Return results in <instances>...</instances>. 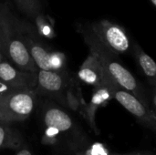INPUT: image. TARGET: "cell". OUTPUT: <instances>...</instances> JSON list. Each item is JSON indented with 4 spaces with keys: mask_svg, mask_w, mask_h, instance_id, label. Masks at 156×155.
Masks as SVG:
<instances>
[{
    "mask_svg": "<svg viewBox=\"0 0 156 155\" xmlns=\"http://www.w3.org/2000/svg\"><path fill=\"white\" fill-rule=\"evenodd\" d=\"M0 18L3 29L2 51L4 56L16 68L25 71L37 73L38 69L29 53L22 27L17 26L6 14H0Z\"/></svg>",
    "mask_w": 156,
    "mask_h": 155,
    "instance_id": "obj_2",
    "label": "cell"
},
{
    "mask_svg": "<svg viewBox=\"0 0 156 155\" xmlns=\"http://www.w3.org/2000/svg\"><path fill=\"white\" fill-rule=\"evenodd\" d=\"M2 38H3V29H2V23H1V18H0V48L1 50H2Z\"/></svg>",
    "mask_w": 156,
    "mask_h": 155,
    "instance_id": "obj_18",
    "label": "cell"
},
{
    "mask_svg": "<svg viewBox=\"0 0 156 155\" xmlns=\"http://www.w3.org/2000/svg\"><path fill=\"white\" fill-rule=\"evenodd\" d=\"M19 9L31 18H37L41 13L40 0H15Z\"/></svg>",
    "mask_w": 156,
    "mask_h": 155,
    "instance_id": "obj_13",
    "label": "cell"
},
{
    "mask_svg": "<svg viewBox=\"0 0 156 155\" xmlns=\"http://www.w3.org/2000/svg\"><path fill=\"white\" fill-rule=\"evenodd\" d=\"M25 36L26 42L27 44L29 53L38 69L53 70L52 68V55L53 52L47 49L44 44L30 33L28 27L22 28Z\"/></svg>",
    "mask_w": 156,
    "mask_h": 155,
    "instance_id": "obj_8",
    "label": "cell"
},
{
    "mask_svg": "<svg viewBox=\"0 0 156 155\" xmlns=\"http://www.w3.org/2000/svg\"><path fill=\"white\" fill-rule=\"evenodd\" d=\"M78 77L82 82L93 88L105 83L108 79V75L105 73L100 61L90 53L80 66Z\"/></svg>",
    "mask_w": 156,
    "mask_h": 155,
    "instance_id": "obj_9",
    "label": "cell"
},
{
    "mask_svg": "<svg viewBox=\"0 0 156 155\" xmlns=\"http://www.w3.org/2000/svg\"><path fill=\"white\" fill-rule=\"evenodd\" d=\"M37 90L42 93L58 94L67 86V80L59 71L38 69L37 75Z\"/></svg>",
    "mask_w": 156,
    "mask_h": 155,
    "instance_id": "obj_10",
    "label": "cell"
},
{
    "mask_svg": "<svg viewBox=\"0 0 156 155\" xmlns=\"http://www.w3.org/2000/svg\"><path fill=\"white\" fill-rule=\"evenodd\" d=\"M148 108L156 119V87H153L148 90Z\"/></svg>",
    "mask_w": 156,
    "mask_h": 155,
    "instance_id": "obj_16",
    "label": "cell"
},
{
    "mask_svg": "<svg viewBox=\"0 0 156 155\" xmlns=\"http://www.w3.org/2000/svg\"><path fill=\"white\" fill-rule=\"evenodd\" d=\"M80 32L90 48V53L97 58L105 73L119 87L133 93L148 107V90L122 64L119 56L104 47L90 31L88 25L83 26Z\"/></svg>",
    "mask_w": 156,
    "mask_h": 155,
    "instance_id": "obj_1",
    "label": "cell"
},
{
    "mask_svg": "<svg viewBox=\"0 0 156 155\" xmlns=\"http://www.w3.org/2000/svg\"><path fill=\"white\" fill-rule=\"evenodd\" d=\"M112 155H146V154H142V153H125V154H122V153H112Z\"/></svg>",
    "mask_w": 156,
    "mask_h": 155,
    "instance_id": "obj_19",
    "label": "cell"
},
{
    "mask_svg": "<svg viewBox=\"0 0 156 155\" xmlns=\"http://www.w3.org/2000/svg\"><path fill=\"white\" fill-rule=\"evenodd\" d=\"M131 55L133 57L138 68L146 79L150 88L156 87V62L154 59L149 56L138 43L133 44Z\"/></svg>",
    "mask_w": 156,
    "mask_h": 155,
    "instance_id": "obj_11",
    "label": "cell"
},
{
    "mask_svg": "<svg viewBox=\"0 0 156 155\" xmlns=\"http://www.w3.org/2000/svg\"><path fill=\"white\" fill-rule=\"evenodd\" d=\"M112 152L101 143H94L86 150L84 155H112Z\"/></svg>",
    "mask_w": 156,
    "mask_h": 155,
    "instance_id": "obj_14",
    "label": "cell"
},
{
    "mask_svg": "<svg viewBox=\"0 0 156 155\" xmlns=\"http://www.w3.org/2000/svg\"><path fill=\"white\" fill-rule=\"evenodd\" d=\"M16 155H32L31 154V153L28 151V150H27V149H23V150H21V151H19Z\"/></svg>",
    "mask_w": 156,
    "mask_h": 155,
    "instance_id": "obj_17",
    "label": "cell"
},
{
    "mask_svg": "<svg viewBox=\"0 0 156 155\" xmlns=\"http://www.w3.org/2000/svg\"><path fill=\"white\" fill-rule=\"evenodd\" d=\"M37 75L22 70L14 66L8 60L0 62V80L14 89H31L37 88Z\"/></svg>",
    "mask_w": 156,
    "mask_h": 155,
    "instance_id": "obj_6",
    "label": "cell"
},
{
    "mask_svg": "<svg viewBox=\"0 0 156 155\" xmlns=\"http://www.w3.org/2000/svg\"><path fill=\"white\" fill-rule=\"evenodd\" d=\"M114 84L116 83L108 76L107 81L105 83L93 88V92L90 101L86 106L85 111H86V116L94 130H96V126H95L96 111L100 108L106 106L112 100H113L112 87Z\"/></svg>",
    "mask_w": 156,
    "mask_h": 155,
    "instance_id": "obj_7",
    "label": "cell"
},
{
    "mask_svg": "<svg viewBox=\"0 0 156 155\" xmlns=\"http://www.w3.org/2000/svg\"><path fill=\"white\" fill-rule=\"evenodd\" d=\"M12 133L9 130V128L0 125V148L2 147H8L12 143Z\"/></svg>",
    "mask_w": 156,
    "mask_h": 155,
    "instance_id": "obj_15",
    "label": "cell"
},
{
    "mask_svg": "<svg viewBox=\"0 0 156 155\" xmlns=\"http://www.w3.org/2000/svg\"><path fill=\"white\" fill-rule=\"evenodd\" d=\"M44 123L47 128L56 130L58 132H66L72 129L73 121L71 117L63 110L50 107L44 113Z\"/></svg>",
    "mask_w": 156,
    "mask_h": 155,
    "instance_id": "obj_12",
    "label": "cell"
},
{
    "mask_svg": "<svg viewBox=\"0 0 156 155\" xmlns=\"http://www.w3.org/2000/svg\"><path fill=\"white\" fill-rule=\"evenodd\" d=\"M4 58H5V56H4V54H3V52H2V50H1V48H0V62L3 61V60L5 59Z\"/></svg>",
    "mask_w": 156,
    "mask_h": 155,
    "instance_id": "obj_20",
    "label": "cell"
},
{
    "mask_svg": "<svg viewBox=\"0 0 156 155\" xmlns=\"http://www.w3.org/2000/svg\"><path fill=\"white\" fill-rule=\"evenodd\" d=\"M113 99L117 100L128 112H130L142 125L154 131L156 119L151 113L149 108L136 96L128 90L114 84L112 87Z\"/></svg>",
    "mask_w": 156,
    "mask_h": 155,
    "instance_id": "obj_5",
    "label": "cell"
},
{
    "mask_svg": "<svg viewBox=\"0 0 156 155\" xmlns=\"http://www.w3.org/2000/svg\"><path fill=\"white\" fill-rule=\"evenodd\" d=\"M88 26L102 45L116 55L132 54L134 43L122 25L108 19H101L89 24Z\"/></svg>",
    "mask_w": 156,
    "mask_h": 155,
    "instance_id": "obj_4",
    "label": "cell"
},
{
    "mask_svg": "<svg viewBox=\"0 0 156 155\" xmlns=\"http://www.w3.org/2000/svg\"><path fill=\"white\" fill-rule=\"evenodd\" d=\"M154 132L156 133V126H155V129H154Z\"/></svg>",
    "mask_w": 156,
    "mask_h": 155,
    "instance_id": "obj_21",
    "label": "cell"
},
{
    "mask_svg": "<svg viewBox=\"0 0 156 155\" xmlns=\"http://www.w3.org/2000/svg\"><path fill=\"white\" fill-rule=\"evenodd\" d=\"M36 105V92L31 89H12L0 97V122L26 120Z\"/></svg>",
    "mask_w": 156,
    "mask_h": 155,
    "instance_id": "obj_3",
    "label": "cell"
}]
</instances>
